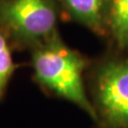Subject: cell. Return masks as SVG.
I'll list each match as a JSON object with an SVG mask.
<instances>
[{
  "instance_id": "obj_7",
  "label": "cell",
  "mask_w": 128,
  "mask_h": 128,
  "mask_svg": "<svg viewBox=\"0 0 128 128\" xmlns=\"http://www.w3.org/2000/svg\"><path fill=\"white\" fill-rule=\"evenodd\" d=\"M124 46H127V48H128V35H127L126 40H125V45H124Z\"/></svg>"
},
{
  "instance_id": "obj_3",
  "label": "cell",
  "mask_w": 128,
  "mask_h": 128,
  "mask_svg": "<svg viewBox=\"0 0 128 128\" xmlns=\"http://www.w3.org/2000/svg\"><path fill=\"white\" fill-rule=\"evenodd\" d=\"M95 110L108 128H128V61H112L95 79Z\"/></svg>"
},
{
  "instance_id": "obj_1",
  "label": "cell",
  "mask_w": 128,
  "mask_h": 128,
  "mask_svg": "<svg viewBox=\"0 0 128 128\" xmlns=\"http://www.w3.org/2000/svg\"><path fill=\"white\" fill-rule=\"evenodd\" d=\"M32 66L39 84L97 120L95 107L88 100L82 82L86 61L76 50L66 46L56 33L34 46Z\"/></svg>"
},
{
  "instance_id": "obj_5",
  "label": "cell",
  "mask_w": 128,
  "mask_h": 128,
  "mask_svg": "<svg viewBox=\"0 0 128 128\" xmlns=\"http://www.w3.org/2000/svg\"><path fill=\"white\" fill-rule=\"evenodd\" d=\"M107 16L115 40L124 46L128 35V0H109Z\"/></svg>"
},
{
  "instance_id": "obj_4",
  "label": "cell",
  "mask_w": 128,
  "mask_h": 128,
  "mask_svg": "<svg viewBox=\"0 0 128 128\" xmlns=\"http://www.w3.org/2000/svg\"><path fill=\"white\" fill-rule=\"evenodd\" d=\"M68 12L77 21L99 33L104 32L109 0H62Z\"/></svg>"
},
{
  "instance_id": "obj_2",
  "label": "cell",
  "mask_w": 128,
  "mask_h": 128,
  "mask_svg": "<svg viewBox=\"0 0 128 128\" xmlns=\"http://www.w3.org/2000/svg\"><path fill=\"white\" fill-rule=\"evenodd\" d=\"M56 20L48 0H0V24L19 42H45L55 34Z\"/></svg>"
},
{
  "instance_id": "obj_6",
  "label": "cell",
  "mask_w": 128,
  "mask_h": 128,
  "mask_svg": "<svg viewBox=\"0 0 128 128\" xmlns=\"http://www.w3.org/2000/svg\"><path fill=\"white\" fill-rule=\"evenodd\" d=\"M14 70V64L7 38L0 30V98L4 94Z\"/></svg>"
}]
</instances>
